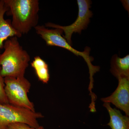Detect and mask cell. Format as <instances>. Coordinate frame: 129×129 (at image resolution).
<instances>
[{
  "instance_id": "9a60e30c",
  "label": "cell",
  "mask_w": 129,
  "mask_h": 129,
  "mask_svg": "<svg viewBox=\"0 0 129 129\" xmlns=\"http://www.w3.org/2000/svg\"><path fill=\"white\" fill-rule=\"evenodd\" d=\"M36 129H45L44 128V127H43V126H40V125L39 127H38V128H37Z\"/></svg>"
},
{
  "instance_id": "7c38bea8",
  "label": "cell",
  "mask_w": 129,
  "mask_h": 129,
  "mask_svg": "<svg viewBox=\"0 0 129 129\" xmlns=\"http://www.w3.org/2000/svg\"><path fill=\"white\" fill-rule=\"evenodd\" d=\"M1 68L0 67V104H8L9 103L5 92V80L1 74Z\"/></svg>"
},
{
  "instance_id": "9c48e42d",
  "label": "cell",
  "mask_w": 129,
  "mask_h": 129,
  "mask_svg": "<svg viewBox=\"0 0 129 129\" xmlns=\"http://www.w3.org/2000/svg\"><path fill=\"white\" fill-rule=\"evenodd\" d=\"M103 106L108 111L110 119L108 125L112 129H129V118L122 115L120 111L113 108L110 103H104Z\"/></svg>"
},
{
  "instance_id": "5bb4252c",
  "label": "cell",
  "mask_w": 129,
  "mask_h": 129,
  "mask_svg": "<svg viewBox=\"0 0 129 129\" xmlns=\"http://www.w3.org/2000/svg\"><path fill=\"white\" fill-rule=\"evenodd\" d=\"M122 2L125 9L129 11V1H122Z\"/></svg>"
},
{
  "instance_id": "4fadbf2b",
  "label": "cell",
  "mask_w": 129,
  "mask_h": 129,
  "mask_svg": "<svg viewBox=\"0 0 129 129\" xmlns=\"http://www.w3.org/2000/svg\"><path fill=\"white\" fill-rule=\"evenodd\" d=\"M5 129H36L28 125L21 122H16L10 124Z\"/></svg>"
},
{
  "instance_id": "30bf717a",
  "label": "cell",
  "mask_w": 129,
  "mask_h": 129,
  "mask_svg": "<svg viewBox=\"0 0 129 129\" xmlns=\"http://www.w3.org/2000/svg\"><path fill=\"white\" fill-rule=\"evenodd\" d=\"M111 72L118 78L120 76H129V55L123 58L117 55L113 56L111 62Z\"/></svg>"
},
{
  "instance_id": "8fae6325",
  "label": "cell",
  "mask_w": 129,
  "mask_h": 129,
  "mask_svg": "<svg viewBox=\"0 0 129 129\" xmlns=\"http://www.w3.org/2000/svg\"><path fill=\"white\" fill-rule=\"evenodd\" d=\"M31 66L34 69L38 79L44 84H47L50 75L48 64L39 56L35 57L31 63Z\"/></svg>"
},
{
  "instance_id": "6da1fadb",
  "label": "cell",
  "mask_w": 129,
  "mask_h": 129,
  "mask_svg": "<svg viewBox=\"0 0 129 129\" xmlns=\"http://www.w3.org/2000/svg\"><path fill=\"white\" fill-rule=\"evenodd\" d=\"M18 37L9 38L5 42L4 51L0 53L1 73L3 78L24 76L30 56L19 43Z\"/></svg>"
},
{
  "instance_id": "8992f818",
  "label": "cell",
  "mask_w": 129,
  "mask_h": 129,
  "mask_svg": "<svg viewBox=\"0 0 129 129\" xmlns=\"http://www.w3.org/2000/svg\"><path fill=\"white\" fill-rule=\"evenodd\" d=\"M79 12L76 21L68 26H61L52 23H46V27H52L55 28H60L64 32L63 36L69 45H72V37L74 33L80 34L82 30L85 29L88 27L90 22V18L92 17V13L90 11L91 2L89 0H78Z\"/></svg>"
},
{
  "instance_id": "52a82bcc",
  "label": "cell",
  "mask_w": 129,
  "mask_h": 129,
  "mask_svg": "<svg viewBox=\"0 0 129 129\" xmlns=\"http://www.w3.org/2000/svg\"><path fill=\"white\" fill-rule=\"evenodd\" d=\"M117 88L112 94L101 99L104 103H112L129 115V76H120L117 78Z\"/></svg>"
},
{
  "instance_id": "7a4b0ae2",
  "label": "cell",
  "mask_w": 129,
  "mask_h": 129,
  "mask_svg": "<svg viewBox=\"0 0 129 129\" xmlns=\"http://www.w3.org/2000/svg\"><path fill=\"white\" fill-rule=\"evenodd\" d=\"M12 17V25L21 35L26 34L38 25L39 11L38 0H4Z\"/></svg>"
},
{
  "instance_id": "5b68a950",
  "label": "cell",
  "mask_w": 129,
  "mask_h": 129,
  "mask_svg": "<svg viewBox=\"0 0 129 129\" xmlns=\"http://www.w3.org/2000/svg\"><path fill=\"white\" fill-rule=\"evenodd\" d=\"M44 117L41 113L9 104H0V129H5L8 125L16 122L24 123L37 129L40 126L37 119Z\"/></svg>"
},
{
  "instance_id": "3957f363",
  "label": "cell",
  "mask_w": 129,
  "mask_h": 129,
  "mask_svg": "<svg viewBox=\"0 0 129 129\" xmlns=\"http://www.w3.org/2000/svg\"><path fill=\"white\" fill-rule=\"evenodd\" d=\"M36 32L45 42L49 46H56L64 48L71 52L77 56H80L84 58L87 63L90 75H93L99 70V67L92 65L91 62L93 60L89 55L90 50L87 48L85 51L80 52L75 50L69 45L62 36L63 31L60 28L49 29L44 25H37L34 28Z\"/></svg>"
},
{
  "instance_id": "ba28073f",
  "label": "cell",
  "mask_w": 129,
  "mask_h": 129,
  "mask_svg": "<svg viewBox=\"0 0 129 129\" xmlns=\"http://www.w3.org/2000/svg\"><path fill=\"white\" fill-rule=\"evenodd\" d=\"M8 11V8L4 0L0 1V53L3 48L5 42L13 37L20 38L22 36L20 33L14 29L12 25L11 21L5 19L4 16Z\"/></svg>"
},
{
  "instance_id": "277c9868",
  "label": "cell",
  "mask_w": 129,
  "mask_h": 129,
  "mask_svg": "<svg viewBox=\"0 0 129 129\" xmlns=\"http://www.w3.org/2000/svg\"><path fill=\"white\" fill-rule=\"evenodd\" d=\"M5 91L9 104L36 112L34 105L28 96L31 84L24 76L4 78Z\"/></svg>"
}]
</instances>
